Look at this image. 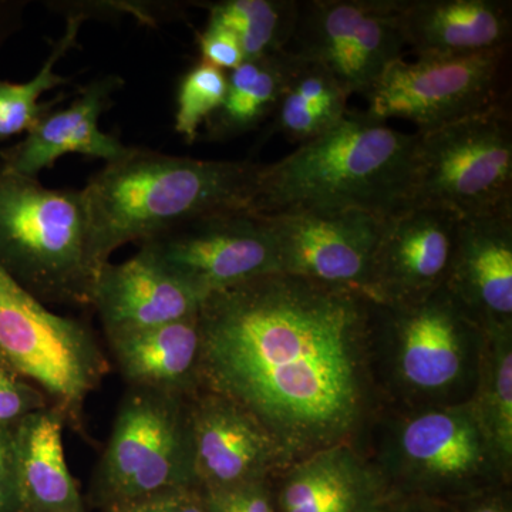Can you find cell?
Listing matches in <instances>:
<instances>
[{"mask_svg":"<svg viewBox=\"0 0 512 512\" xmlns=\"http://www.w3.org/2000/svg\"><path fill=\"white\" fill-rule=\"evenodd\" d=\"M507 49L476 55L417 57L394 62L366 94L375 119L412 121L433 130L481 113L507 100L503 86Z\"/></svg>","mask_w":512,"mask_h":512,"instance_id":"obj_10","label":"cell"},{"mask_svg":"<svg viewBox=\"0 0 512 512\" xmlns=\"http://www.w3.org/2000/svg\"><path fill=\"white\" fill-rule=\"evenodd\" d=\"M143 245L202 301L211 293L279 272L268 217L249 210L197 218Z\"/></svg>","mask_w":512,"mask_h":512,"instance_id":"obj_12","label":"cell"},{"mask_svg":"<svg viewBox=\"0 0 512 512\" xmlns=\"http://www.w3.org/2000/svg\"><path fill=\"white\" fill-rule=\"evenodd\" d=\"M363 450L393 497L451 504L478 491L512 484L470 403L419 410L384 409Z\"/></svg>","mask_w":512,"mask_h":512,"instance_id":"obj_5","label":"cell"},{"mask_svg":"<svg viewBox=\"0 0 512 512\" xmlns=\"http://www.w3.org/2000/svg\"><path fill=\"white\" fill-rule=\"evenodd\" d=\"M377 301L275 272L202 301L201 390L271 431L291 463L365 443L384 406L372 365Z\"/></svg>","mask_w":512,"mask_h":512,"instance_id":"obj_1","label":"cell"},{"mask_svg":"<svg viewBox=\"0 0 512 512\" xmlns=\"http://www.w3.org/2000/svg\"><path fill=\"white\" fill-rule=\"evenodd\" d=\"M12 427H0V512H22L16 480Z\"/></svg>","mask_w":512,"mask_h":512,"instance_id":"obj_33","label":"cell"},{"mask_svg":"<svg viewBox=\"0 0 512 512\" xmlns=\"http://www.w3.org/2000/svg\"><path fill=\"white\" fill-rule=\"evenodd\" d=\"M298 0H222L208 3V22L237 35L245 60L284 52L291 43L299 13Z\"/></svg>","mask_w":512,"mask_h":512,"instance_id":"obj_26","label":"cell"},{"mask_svg":"<svg viewBox=\"0 0 512 512\" xmlns=\"http://www.w3.org/2000/svg\"><path fill=\"white\" fill-rule=\"evenodd\" d=\"M63 423L56 407H46L12 427L22 512H86L64 456Z\"/></svg>","mask_w":512,"mask_h":512,"instance_id":"obj_22","label":"cell"},{"mask_svg":"<svg viewBox=\"0 0 512 512\" xmlns=\"http://www.w3.org/2000/svg\"><path fill=\"white\" fill-rule=\"evenodd\" d=\"M417 133L348 111L292 154L264 164L249 211L362 210L392 217L409 207Z\"/></svg>","mask_w":512,"mask_h":512,"instance_id":"obj_3","label":"cell"},{"mask_svg":"<svg viewBox=\"0 0 512 512\" xmlns=\"http://www.w3.org/2000/svg\"><path fill=\"white\" fill-rule=\"evenodd\" d=\"M201 62L211 64L221 70L237 69L245 62L244 50L237 35L225 26L208 22L204 32L198 35Z\"/></svg>","mask_w":512,"mask_h":512,"instance_id":"obj_31","label":"cell"},{"mask_svg":"<svg viewBox=\"0 0 512 512\" xmlns=\"http://www.w3.org/2000/svg\"><path fill=\"white\" fill-rule=\"evenodd\" d=\"M399 22L404 45L417 57L476 55L510 47V2L402 0Z\"/></svg>","mask_w":512,"mask_h":512,"instance_id":"obj_20","label":"cell"},{"mask_svg":"<svg viewBox=\"0 0 512 512\" xmlns=\"http://www.w3.org/2000/svg\"><path fill=\"white\" fill-rule=\"evenodd\" d=\"M0 359L56 400L64 420H80L87 396L109 370L92 332L50 312L0 265Z\"/></svg>","mask_w":512,"mask_h":512,"instance_id":"obj_9","label":"cell"},{"mask_svg":"<svg viewBox=\"0 0 512 512\" xmlns=\"http://www.w3.org/2000/svg\"><path fill=\"white\" fill-rule=\"evenodd\" d=\"M293 59L288 86L274 113L275 128L289 140L303 144L328 131L348 113L349 96L318 64L296 56Z\"/></svg>","mask_w":512,"mask_h":512,"instance_id":"obj_24","label":"cell"},{"mask_svg":"<svg viewBox=\"0 0 512 512\" xmlns=\"http://www.w3.org/2000/svg\"><path fill=\"white\" fill-rule=\"evenodd\" d=\"M402 0H309L299 3L288 52L318 64L348 96H366L403 59Z\"/></svg>","mask_w":512,"mask_h":512,"instance_id":"obj_11","label":"cell"},{"mask_svg":"<svg viewBox=\"0 0 512 512\" xmlns=\"http://www.w3.org/2000/svg\"><path fill=\"white\" fill-rule=\"evenodd\" d=\"M266 217L274 232L279 272L372 298L373 265L387 218L352 208L292 210Z\"/></svg>","mask_w":512,"mask_h":512,"instance_id":"obj_13","label":"cell"},{"mask_svg":"<svg viewBox=\"0 0 512 512\" xmlns=\"http://www.w3.org/2000/svg\"><path fill=\"white\" fill-rule=\"evenodd\" d=\"M383 512H454L450 504L420 497H392Z\"/></svg>","mask_w":512,"mask_h":512,"instance_id":"obj_35","label":"cell"},{"mask_svg":"<svg viewBox=\"0 0 512 512\" xmlns=\"http://www.w3.org/2000/svg\"><path fill=\"white\" fill-rule=\"evenodd\" d=\"M0 265L39 301L93 305L101 269L82 190H52L0 167Z\"/></svg>","mask_w":512,"mask_h":512,"instance_id":"obj_6","label":"cell"},{"mask_svg":"<svg viewBox=\"0 0 512 512\" xmlns=\"http://www.w3.org/2000/svg\"><path fill=\"white\" fill-rule=\"evenodd\" d=\"M485 332L446 286L399 302H377L372 365L384 409L470 402Z\"/></svg>","mask_w":512,"mask_h":512,"instance_id":"obj_4","label":"cell"},{"mask_svg":"<svg viewBox=\"0 0 512 512\" xmlns=\"http://www.w3.org/2000/svg\"><path fill=\"white\" fill-rule=\"evenodd\" d=\"M83 19L82 15L67 18L63 36L33 79L25 83L0 82V143L25 131L29 133L49 113L53 103H40V97L69 82L56 72V63L76 43Z\"/></svg>","mask_w":512,"mask_h":512,"instance_id":"obj_27","label":"cell"},{"mask_svg":"<svg viewBox=\"0 0 512 512\" xmlns=\"http://www.w3.org/2000/svg\"><path fill=\"white\" fill-rule=\"evenodd\" d=\"M293 56L288 50L276 55L245 60L227 74L224 103L205 123L210 141L242 136L274 116L291 76Z\"/></svg>","mask_w":512,"mask_h":512,"instance_id":"obj_23","label":"cell"},{"mask_svg":"<svg viewBox=\"0 0 512 512\" xmlns=\"http://www.w3.org/2000/svg\"><path fill=\"white\" fill-rule=\"evenodd\" d=\"M450 505L454 512H512V484L478 491Z\"/></svg>","mask_w":512,"mask_h":512,"instance_id":"obj_34","label":"cell"},{"mask_svg":"<svg viewBox=\"0 0 512 512\" xmlns=\"http://www.w3.org/2000/svg\"><path fill=\"white\" fill-rule=\"evenodd\" d=\"M192 397L131 387L94 477L93 498L103 510L177 488L200 487Z\"/></svg>","mask_w":512,"mask_h":512,"instance_id":"obj_8","label":"cell"},{"mask_svg":"<svg viewBox=\"0 0 512 512\" xmlns=\"http://www.w3.org/2000/svg\"><path fill=\"white\" fill-rule=\"evenodd\" d=\"M201 303L144 245L133 258L104 266L93 296L107 336L190 318Z\"/></svg>","mask_w":512,"mask_h":512,"instance_id":"obj_18","label":"cell"},{"mask_svg":"<svg viewBox=\"0 0 512 512\" xmlns=\"http://www.w3.org/2000/svg\"><path fill=\"white\" fill-rule=\"evenodd\" d=\"M460 217L437 207H407L384 222L375 256L372 298L399 302L444 286Z\"/></svg>","mask_w":512,"mask_h":512,"instance_id":"obj_15","label":"cell"},{"mask_svg":"<svg viewBox=\"0 0 512 512\" xmlns=\"http://www.w3.org/2000/svg\"><path fill=\"white\" fill-rule=\"evenodd\" d=\"M481 329H512V210L460 218L446 284Z\"/></svg>","mask_w":512,"mask_h":512,"instance_id":"obj_17","label":"cell"},{"mask_svg":"<svg viewBox=\"0 0 512 512\" xmlns=\"http://www.w3.org/2000/svg\"><path fill=\"white\" fill-rule=\"evenodd\" d=\"M109 342L121 375L131 387L190 397L200 392L198 313L154 328L109 335Z\"/></svg>","mask_w":512,"mask_h":512,"instance_id":"obj_21","label":"cell"},{"mask_svg":"<svg viewBox=\"0 0 512 512\" xmlns=\"http://www.w3.org/2000/svg\"><path fill=\"white\" fill-rule=\"evenodd\" d=\"M123 86L120 77L107 76L84 87L67 109L47 113L25 140L3 153V168L12 173L36 178L52 168L66 154H83L106 163L130 153L119 138L104 133L100 117L110 106L111 96Z\"/></svg>","mask_w":512,"mask_h":512,"instance_id":"obj_19","label":"cell"},{"mask_svg":"<svg viewBox=\"0 0 512 512\" xmlns=\"http://www.w3.org/2000/svg\"><path fill=\"white\" fill-rule=\"evenodd\" d=\"M46 407L45 396L30 384L23 383L0 359V427L15 426L23 417Z\"/></svg>","mask_w":512,"mask_h":512,"instance_id":"obj_30","label":"cell"},{"mask_svg":"<svg viewBox=\"0 0 512 512\" xmlns=\"http://www.w3.org/2000/svg\"><path fill=\"white\" fill-rule=\"evenodd\" d=\"M278 512H383L392 493L356 443L322 448L272 480Z\"/></svg>","mask_w":512,"mask_h":512,"instance_id":"obj_16","label":"cell"},{"mask_svg":"<svg viewBox=\"0 0 512 512\" xmlns=\"http://www.w3.org/2000/svg\"><path fill=\"white\" fill-rule=\"evenodd\" d=\"M202 494L207 512H278L272 480L202 490Z\"/></svg>","mask_w":512,"mask_h":512,"instance_id":"obj_29","label":"cell"},{"mask_svg":"<svg viewBox=\"0 0 512 512\" xmlns=\"http://www.w3.org/2000/svg\"><path fill=\"white\" fill-rule=\"evenodd\" d=\"M195 474L202 490L274 480L291 464L264 424L220 394L191 399Z\"/></svg>","mask_w":512,"mask_h":512,"instance_id":"obj_14","label":"cell"},{"mask_svg":"<svg viewBox=\"0 0 512 512\" xmlns=\"http://www.w3.org/2000/svg\"><path fill=\"white\" fill-rule=\"evenodd\" d=\"M227 87V73L205 62L195 64L184 74L178 86L175 131L188 144L197 140L202 124L220 109Z\"/></svg>","mask_w":512,"mask_h":512,"instance_id":"obj_28","label":"cell"},{"mask_svg":"<svg viewBox=\"0 0 512 512\" xmlns=\"http://www.w3.org/2000/svg\"><path fill=\"white\" fill-rule=\"evenodd\" d=\"M416 133L409 207L443 208L460 218L512 210V121L507 100Z\"/></svg>","mask_w":512,"mask_h":512,"instance_id":"obj_7","label":"cell"},{"mask_svg":"<svg viewBox=\"0 0 512 512\" xmlns=\"http://www.w3.org/2000/svg\"><path fill=\"white\" fill-rule=\"evenodd\" d=\"M106 512H207L200 487L177 488L131 503L107 508Z\"/></svg>","mask_w":512,"mask_h":512,"instance_id":"obj_32","label":"cell"},{"mask_svg":"<svg viewBox=\"0 0 512 512\" xmlns=\"http://www.w3.org/2000/svg\"><path fill=\"white\" fill-rule=\"evenodd\" d=\"M262 167L131 148L82 190L94 262L103 271L127 242L144 244L197 218L249 210Z\"/></svg>","mask_w":512,"mask_h":512,"instance_id":"obj_2","label":"cell"},{"mask_svg":"<svg viewBox=\"0 0 512 512\" xmlns=\"http://www.w3.org/2000/svg\"><path fill=\"white\" fill-rule=\"evenodd\" d=\"M468 403L512 473V329L485 333L476 389Z\"/></svg>","mask_w":512,"mask_h":512,"instance_id":"obj_25","label":"cell"}]
</instances>
